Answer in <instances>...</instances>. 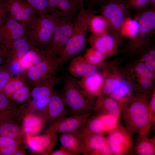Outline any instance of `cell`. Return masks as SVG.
Masks as SVG:
<instances>
[{
    "label": "cell",
    "mask_w": 155,
    "mask_h": 155,
    "mask_svg": "<svg viewBox=\"0 0 155 155\" xmlns=\"http://www.w3.org/2000/svg\"><path fill=\"white\" fill-rule=\"evenodd\" d=\"M135 71L140 78L152 80L154 78V73L149 70L142 63H140L136 65Z\"/></svg>",
    "instance_id": "8d00e7d4"
},
{
    "label": "cell",
    "mask_w": 155,
    "mask_h": 155,
    "mask_svg": "<svg viewBox=\"0 0 155 155\" xmlns=\"http://www.w3.org/2000/svg\"><path fill=\"white\" fill-rule=\"evenodd\" d=\"M82 6L73 0H61L58 5L57 9L63 16H76Z\"/></svg>",
    "instance_id": "4dcf8cb0"
},
{
    "label": "cell",
    "mask_w": 155,
    "mask_h": 155,
    "mask_svg": "<svg viewBox=\"0 0 155 155\" xmlns=\"http://www.w3.org/2000/svg\"><path fill=\"white\" fill-rule=\"evenodd\" d=\"M9 16L26 28L37 14L25 0H5Z\"/></svg>",
    "instance_id": "8fae6325"
},
{
    "label": "cell",
    "mask_w": 155,
    "mask_h": 155,
    "mask_svg": "<svg viewBox=\"0 0 155 155\" xmlns=\"http://www.w3.org/2000/svg\"><path fill=\"white\" fill-rule=\"evenodd\" d=\"M138 28V23L136 19L130 16L126 19L120 30L121 37L127 38L129 40L133 38L136 34Z\"/></svg>",
    "instance_id": "f546056e"
},
{
    "label": "cell",
    "mask_w": 155,
    "mask_h": 155,
    "mask_svg": "<svg viewBox=\"0 0 155 155\" xmlns=\"http://www.w3.org/2000/svg\"><path fill=\"white\" fill-rule=\"evenodd\" d=\"M77 3L80 5H83V2L85 0H73Z\"/></svg>",
    "instance_id": "f5cc1de1"
},
{
    "label": "cell",
    "mask_w": 155,
    "mask_h": 155,
    "mask_svg": "<svg viewBox=\"0 0 155 155\" xmlns=\"http://www.w3.org/2000/svg\"><path fill=\"white\" fill-rule=\"evenodd\" d=\"M44 121L42 116L28 115L24 120V131L28 135L35 134L40 130Z\"/></svg>",
    "instance_id": "83f0119b"
},
{
    "label": "cell",
    "mask_w": 155,
    "mask_h": 155,
    "mask_svg": "<svg viewBox=\"0 0 155 155\" xmlns=\"http://www.w3.org/2000/svg\"><path fill=\"white\" fill-rule=\"evenodd\" d=\"M56 75L42 82L33 88L30 94L34 99L42 97L51 96L55 86L60 80Z\"/></svg>",
    "instance_id": "cb8c5ba5"
},
{
    "label": "cell",
    "mask_w": 155,
    "mask_h": 155,
    "mask_svg": "<svg viewBox=\"0 0 155 155\" xmlns=\"http://www.w3.org/2000/svg\"><path fill=\"white\" fill-rule=\"evenodd\" d=\"M63 16L57 10L51 14L35 16L27 26L26 33L34 47L44 49Z\"/></svg>",
    "instance_id": "3957f363"
},
{
    "label": "cell",
    "mask_w": 155,
    "mask_h": 155,
    "mask_svg": "<svg viewBox=\"0 0 155 155\" xmlns=\"http://www.w3.org/2000/svg\"><path fill=\"white\" fill-rule=\"evenodd\" d=\"M34 9L37 14H47L48 0H25Z\"/></svg>",
    "instance_id": "e575fe53"
},
{
    "label": "cell",
    "mask_w": 155,
    "mask_h": 155,
    "mask_svg": "<svg viewBox=\"0 0 155 155\" xmlns=\"http://www.w3.org/2000/svg\"><path fill=\"white\" fill-rule=\"evenodd\" d=\"M81 131L83 133H91L103 134L108 133L106 123L101 115L99 114L89 118Z\"/></svg>",
    "instance_id": "484cf974"
},
{
    "label": "cell",
    "mask_w": 155,
    "mask_h": 155,
    "mask_svg": "<svg viewBox=\"0 0 155 155\" xmlns=\"http://www.w3.org/2000/svg\"><path fill=\"white\" fill-rule=\"evenodd\" d=\"M51 155H74L66 148L61 146L59 150L52 152Z\"/></svg>",
    "instance_id": "7dc6e473"
},
{
    "label": "cell",
    "mask_w": 155,
    "mask_h": 155,
    "mask_svg": "<svg viewBox=\"0 0 155 155\" xmlns=\"http://www.w3.org/2000/svg\"><path fill=\"white\" fill-rule=\"evenodd\" d=\"M105 80L103 74L99 72L91 76L77 80V85L83 95L91 100L98 98L102 92Z\"/></svg>",
    "instance_id": "5bb4252c"
},
{
    "label": "cell",
    "mask_w": 155,
    "mask_h": 155,
    "mask_svg": "<svg viewBox=\"0 0 155 155\" xmlns=\"http://www.w3.org/2000/svg\"><path fill=\"white\" fill-rule=\"evenodd\" d=\"M7 9L5 4V0H0V26L5 22L8 16Z\"/></svg>",
    "instance_id": "b9f144b4"
},
{
    "label": "cell",
    "mask_w": 155,
    "mask_h": 155,
    "mask_svg": "<svg viewBox=\"0 0 155 155\" xmlns=\"http://www.w3.org/2000/svg\"><path fill=\"white\" fill-rule=\"evenodd\" d=\"M20 133V127L10 121L0 122V136L16 139Z\"/></svg>",
    "instance_id": "d6a6232c"
},
{
    "label": "cell",
    "mask_w": 155,
    "mask_h": 155,
    "mask_svg": "<svg viewBox=\"0 0 155 155\" xmlns=\"http://www.w3.org/2000/svg\"><path fill=\"white\" fill-rule=\"evenodd\" d=\"M91 113L65 117L55 122L45 133H67L80 131L84 126Z\"/></svg>",
    "instance_id": "30bf717a"
},
{
    "label": "cell",
    "mask_w": 155,
    "mask_h": 155,
    "mask_svg": "<svg viewBox=\"0 0 155 155\" xmlns=\"http://www.w3.org/2000/svg\"><path fill=\"white\" fill-rule=\"evenodd\" d=\"M61 0H48L47 12L51 14L57 11V6Z\"/></svg>",
    "instance_id": "ee69618b"
},
{
    "label": "cell",
    "mask_w": 155,
    "mask_h": 155,
    "mask_svg": "<svg viewBox=\"0 0 155 155\" xmlns=\"http://www.w3.org/2000/svg\"><path fill=\"white\" fill-rule=\"evenodd\" d=\"M148 6L155 8V0H149Z\"/></svg>",
    "instance_id": "f907efd6"
},
{
    "label": "cell",
    "mask_w": 155,
    "mask_h": 155,
    "mask_svg": "<svg viewBox=\"0 0 155 155\" xmlns=\"http://www.w3.org/2000/svg\"><path fill=\"white\" fill-rule=\"evenodd\" d=\"M100 8V12L108 24L109 33L119 43L122 38L120 34L121 28L126 19L130 16L125 0H108Z\"/></svg>",
    "instance_id": "8992f818"
},
{
    "label": "cell",
    "mask_w": 155,
    "mask_h": 155,
    "mask_svg": "<svg viewBox=\"0 0 155 155\" xmlns=\"http://www.w3.org/2000/svg\"><path fill=\"white\" fill-rule=\"evenodd\" d=\"M131 86L126 81L123 79L121 83L108 96L119 104L122 111L133 97Z\"/></svg>",
    "instance_id": "7402d4cb"
},
{
    "label": "cell",
    "mask_w": 155,
    "mask_h": 155,
    "mask_svg": "<svg viewBox=\"0 0 155 155\" xmlns=\"http://www.w3.org/2000/svg\"><path fill=\"white\" fill-rule=\"evenodd\" d=\"M69 113L62 94L54 91L48 105L41 116L44 121H55L66 117Z\"/></svg>",
    "instance_id": "9a60e30c"
},
{
    "label": "cell",
    "mask_w": 155,
    "mask_h": 155,
    "mask_svg": "<svg viewBox=\"0 0 155 155\" xmlns=\"http://www.w3.org/2000/svg\"><path fill=\"white\" fill-rule=\"evenodd\" d=\"M29 95V94H24L21 95L18 98L16 101L19 103H23L28 99Z\"/></svg>",
    "instance_id": "681fc988"
},
{
    "label": "cell",
    "mask_w": 155,
    "mask_h": 155,
    "mask_svg": "<svg viewBox=\"0 0 155 155\" xmlns=\"http://www.w3.org/2000/svg\"><path fill=\"white\" fill-rule=\"evenodd\" d=\"M131 134L125 127L118 125L108 133L107 141L112 155H124L133 150Z\"/></svg>",
    "instance_id": "9c48e42d"
},
{
    "label": "cell",
    "mask_w": 155,
    "mask_h": 155,
    "mask_svg": "<svg viewBox=\"0 0 155 155\" xmlns=\"http://www.w3.org/2000/svg\"><path fill=\"white\" fill-rule=\"evenodd\" d=\"M144 64L149 70L154 73L155 71V59L145 62Z\"/></svg>",
    "instance_id": "c3c4849f"
},
{
    "label": "cell",
    "mask_w": 155,
    "mask_h": 155,
    "mask_svg": "<svg viewBox=\"0 0 155 155\" xmlns=\"http://www.w3.org/2000/svg\"><path fill=\"white\" fill-rule=\"evenodd\" d=\"M11 78L1 92L8 98L18 90L26 85V82L23 77L20 74Z\"/></svg>",
    "instance_id": "1f68e13d"
},
{
    "label": "cell",
    "mask_w": 155,
    "mask_h": 155,
    "mask_svg": "<svg viewBox=\"0 0 155 155\" xmlns=\"http://www.w3.org/2000/svg\"><path fill=\"white\" fill-rule=\"evenodd\" d=\"M100 11V8L96 10L87 9L84 8V5L81 7L74 19L71 35L59 57L61 66H63L74 56L84 49L87 40L88 17L92 14H97Z\"/></svg>",
    "instance_id": "7a4b0ae2"
},
{
    "label": "cell",
    "mask_w": 155,
    "mask_h": 155,
    "mask_svg": "<svg viewBox=\"0 0 155 155\" xmlns=\"http://www.w3.org/2000/svg\"><path fill=\"white\" fill-rule=\"evenodd\" d=\"M111 116L119 117L122 109L119 104L115 100L108 96L100 95L94 104L93 111Z\"/></svg>",
    "instance_id": "44dd1931"
},
{
    "label": "cell",
    "mask_w": 155,
    "mask_h": 155,
    "mask_svg": "<svg viewBox=\"0 0 155 155\" xmlns=\"http://www.w3.org/2000/svg\"><path fill=\"white\" fill-rule=\"evenodd\" d=\"M29 87L24 86L20 88L8 97L9 98L16 101L18 98L24 94H29Z\"/></svg>",
    "instance_id": "7bdbcfd3"
},
{
    "label": "cell",
    "mask_w": 155,
    "mask_h": 155,
    "mask_svg": "<svg viewBox=\"0 0 155 155\" xmlns=\"http://www.w3.org/2000/svg\"><path fill=\"white\" fill-rule=\"evenodd\" d=\"M8 65L5 62L0 66V92L13 76Z\"/></svg>",
    "instance_id": "d590c367"
},
{
    "label": "cell",
    "mask_w": 155,
    "mask_h": 155,
    "mask_svg": "<svg viewBox=\"0 0 155 155\" xmlns=\"http://www.w3.org/2000/svg\"><path fill=\"white\" fill-rule=\"evenodd\" d=\"M133 151L137 155H154L155 137L149 138L148 135L139 137L133 146Z\"/></svg>",
    "instance_id": "4316f807"
},
{
    "label": "cell",
    "mask_w": 155,
    "mask_h": 155,
    "mask_svg": "<svg viewBox=\"0 0 155 155\" xmlns=\"http://www.w3.org/2000/svg\"><path fill=\"white\" fill-rule=\"evenodd\" d=\"M148 104L146 95L132 97L121 112L126 128L139 137L148 135L151 126Z\"/></svg>",
    "instance_id": "6da1fadb"
},
{
    "label": "cell",
    "mask_w": 155,
    "mask_h": 155,
    "mask_svg": "<svg viewBox=\"0 0 155 155\" xmlns=\"http://www.w3.org/2000/svg\"><path fill=\"white\" fill-rule=\"evenodd\" d=\"M1 46V37L0 35V46Z\"/></svg>",
    "instance_id": "11a10c76"
},
{
    "label": "cell",
    "mask_w": 155,
    "mask_h": 155,
    "mask_svg": "<svg viewBox=\"0 0 155 155\" xmlns=\"http://www.w3.org/2000/svg\"><path fill=\"white\" fill-rule=\"evenodd\" d=\"M96 14H92L88 18V29L91 34L99 36L109 33V26L106 19L102 15Z\"/></svg>",
    "instance_id": "603a6c76"
},
{
    "label": "cell",
    "mask_w": 155,
    "mask_h": 155,
    "mask_svg": "<svg viewBox=\"0 0 155 155\" xmlns=\"http://www.w3.org/2000/svg\"><path fill=\"white\" fill-rule=\"evenodd\" d=\"M24 153L23 152L18 150L16 151L13 154L15 155H24Z\"/></svg>",
    "instance_id": "816d5d0a"
},
{
    "label": "cell",
    "mask_w": 155,
    "mask_h": 155,
    "mask_svg": "<svg viewBox=\"0 0 155 155\" xmlns=\"http://www.w3.org/2000/svg\"><path fill=\"white\" fill-rule=\"evenodd\" d=\"M83 134V155H112L106 137L103 134L91 133Z\"/></svg>",
    "instance_id": "4fadbf2b"
},
{
    "label": "cell",
    "mask_w": 155,
    "mask_h": 155,
    "mask_svg": "<svg viewBox=\"0 0 155 155\" xmlns=\"http://www.w3.org/2000/svg\"><path fill=\"white\" fill-rule=\"evenodd\" d=\"M33 47L30 40L25 36L12 42L4 50L6 57L5 62L9 63L19 61L28 51Z\"/></svg>",
    "instance_id": "ac0fdd59"
},
{
    "label": "cell",
    "mask_w": 155,
    "mask_h": 155,
    "mask_svg": "<svg viewBox=\"0 0 155 155\" xmlns=\"http://www.w3.org/2000/svg\"><path fill=\"white\" fill-rule=\"evenodd\" d=\"M84 57L88 63L96 66L101 65L106 57L102 53L91 47L87 50Z\"/></svg>",
    "instance_id": "836d02e7"
},
{
    "label": "cell",
    "mask_w": 155,
    "mask_h": 155,
    "mask_svg": "<svg viewBox=\"0 0 155 155\" xmlns=\"http://www.w3.org/2000/svg\"><path fill=\"white\" fill-rule=\"evenodd\" d=\"M18 143L0 146V155H12L18 150Z\"/></svg>",
    "instance_id": "ab89813d"
},
{
    "label": "cell",
    "mask_w": 155,
    "mask_h": 155,
    "mask_svg": "<svg viewBox=\"0 0 155 155\" xmlns=\"http://www.w3.org/2000/svg\"><path fill=\"white\" fill-rule=\"evenodd\" d=\"M83 133L80 131L62 133L60 137L61 146L74 155L82 154L84 149Z\"/></svg>",
    "instance_id": "ffe728a7"
},
{
    "label": "cell",
    "mask_w": 155,
    "mask_h": 155,
    "mask_svg": "<svg viewBox=\"0 0 155 155\" xmlns=\"http://www.w3.org/2000/svg\"><path fill=\"white\" fill-rule=\"evenodd\" d=\"M134 18L137 22L136 34L129 40L128 50L132 53L141 52L146 47L155 32V8L146 7L136 11Z\"/></svg>",
    "instance_id": "277c9868"
},
{
    "label": "cell",
    "mask_w": 155,
    "mask_h": 155,
    "mask_svg": "<svg viewBox=\"0 0 155 155\" xmlns=\"http://www.w3.org/2000/svg\"><path fill=\"white\" fill-rule=\"evenodd\" d=\"M51 97H42L34 99L32 103L37 110L42 111V114L45 110Z\"/></svg>",
    "instance_id": "f35d334b"
},
{
    "label": "cell",
    "mask_w": 155,
    "mask_h": 155,
    "mask_svg": "<svg viewBox=\"0 0 155 155\" xmlns=\"http://www.w3.org/2000/svg\"><path fill=\"white\" fill-rule=\"evenodd\" d=\"M87 41L91 47L100 51L106 57L117 52L119 43L109 33L99 36L91 34Z\"/></svg>",
    "instance_id": "e0dca14e"
},
{
    "label": "cell",
    "mask_w": 155,
    "mask_h": 155,
    "mask_svg": "<svg viewBox=\"0 0 155 155\" xmlns=\"http://www.w3.org/2000/svg\"><path fill=\"white\" fill-rule=\"evenodd\" d=\"M140 82L142 89L147 90L149 89L152 84V80L148 79L140 78Z\"/></svg>",
    "instance_id": "f6af8a7d"
},
{
    "label": "cell",
    "mask_w": 155,
    "mask_h": 155,
    "mask_svg": "<svg viewBox=\"0 0 155 155\" xmlns=\"http://www.w3.org/2000/svg\"><path fill=\"white\" fill-rule=\"evenodd\" d=\"M63 78L62 95L71 116L91 113L94 104L82 93L77 85L76 80L66 74Z\"/></svg>",
    "instance_id": "5b68a950"
},
{
    "label": "cell",
    "mask_w": 155,
    "mask_h": 155,
    "mask_svg": "<svg viewBox=\"0 0 155 155\" xmlns=\"http://www.w3.org/2000/svg\"><path fill=\"white\" fill-rule=\"evenodd\" d=\"M26 28L9 16L0 26L1 46L4 50L13 42L26 36Z\"/></svg>",
    "instance_id": "7c38bea8"
},
{
    "label": "cell",
    "mask_w": 155,
    "mask_h": 155,
    "mask_svg": "<svg viewBox=\"0 0 155 155\" xmlns=\"http://www.w3.org/2000/svg\"><path fill=\"white\" fill-rule=\"evenodd\" d=\"M148 111L150 119L154 124L155 122V93L154 92L148 104Z\"/></svg>",
    "instance_id": "60d3db41"
},
{
    "label": "cell",
    "mask_w": 155,
    "mask_h": 155,
    "mask_svg": "<svg viewBox=\"0 0 155 155\" xmlns=\"http://www.w3.org/2000/svg\"><path fill=\"white\" fill-rule=\"evenodd\" d=\"M26 141L28 147L33 152L42 155L50 154L57 140L56 134L45 133L36 136L27 135Z\"/></svg>",
    "instance_id": "2e32d148"
},
{
    "label": "cell",
    "mask_w": 155,
    "mask_h": 155,
    "mask_svg": "<svg viewBox=\"0 0 155 155\" xmlns=\"http://www.w3.org/2000/svg\"><path fill=\"white\" fill-rule=\"evenodd\" d=\"M97 67L88 63L84 56L79 55L72 59L68 69L72 76L81 78L91 76L98 72Z\"/></svg>",
    "instance_id": "d6986e66"
},
{
    "label": "cell",
    "mask_w": 155,
    "mask_h": 155,
    "mask_svg": "<svg viewBox=\"0 0 155 155\" xmlns=\"http://www.w3.org/2000/svg\"><path fill=\"white\" fill-rule=\"evenodd\" d=\"M108 0H89V9H94V7L96 6L100 7L103 6Z\"/></svg>",
    "instance_id": "bcb514c9"
},
{
    "label": "cell",
    "mask_w": 155,
    "mask_h": 155,
    "mask_svg": "<svg viewBox=\"0 0 155 155\" xmlns=\"http://www.w3.org/2000/svg\"><path fill=\"white\" fill-rule=\"evenodd\" d=\"M59 66L58 57L47 55L44 60L24 71L23 77L26 84L33 88L55 76Z\"/></svg>",
    "instance_id": "ba28073f"
},
{
    "label": "cell",
    "mask_w": 155,
    "mask_h": 155,
    "mask_svg": "<svg viewBox=\"0 0 155 155\" xmlns=\"http://www.w3.org/2000/svg\"><path fill=\"white\" fill-rule=\"evenodd\" d=\"M4 52V51L3 49L2 48V46H0V54Z\"/></svg>",
    "instance_id": "db71d44e"
},
{
    "label": "cell",
    "mask_w": 155,
    "mask_h": 155,
    "mask_svg": "<svg viewBox=\"0 0 155 155\" xmlns=\"http://www.w3.org/2000/svg\"><path fill=\"white\" fill-rule=\"evenodd\" d=\"M149 0H125L128 9L135 11L141 10L148 6Z\"/></svg>",
    "instance_id": "74e56055"
},
{
    "label": "cell",
    "mask_w": 155,
    "mask_h": 155,
    "mask_svg": "<svg viewBox=\"0 0 155 155\" xmlns=\"http://www.w3.org/2000/svg\"><path fill=\"white\" fill-rule=\"evenodd\" d=\"M76 16L68 15L60 18L51 40L44 49L47 55L58 57L61 55L71 35Z\"/></svg>",
    "instance_id": "52a82bcc"
},
{
    "label": "cell",
    "mask_w": 155,
    "mask_h": 155,
    "mask_svg": "<svg viewBox=\"0 0 155 155\" xmlns=\"http://www.w3.org/2000/svg\"><path fill=\"white\" fill-rule=\"evenodd\" d=\"M15 104L3 93L0 92V122L9 121Z\"/></svg>",
    "instance_id": "f1b7e54d"
},
{
    "label": "cell",
    "mask_w": 155,
    "mask_h": 155,
    "mask_svg": "<svg viewBox=\"0 0 155 155\" xmlns=\"http://www.w3.org/2000/svg\"><path fill=\"white\" fill-rule=\"evenodd\" d=\"M47 56L44 49L34 47L28 51L19 61L25 70L43 60Z\"/></svg>",
    "instance_id": "d4e9b609"
}]
</instances>
